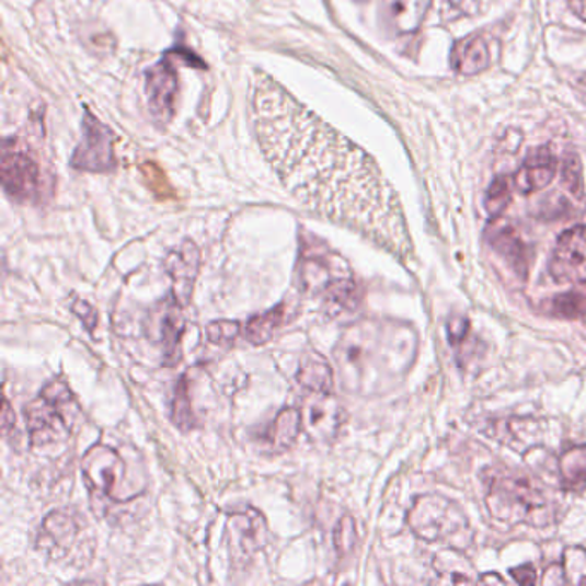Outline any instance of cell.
I'll return each mask as SVG.
<instances>
[{
  "mask_svg": "<svg viewBox=\"0 0 586 586\" xmlns=\"http://www.w3.org/2000/svg\"><path fill=\"white\" fill-rule=\"evenodd\" d=\"M252 119L265 160L307 210L394 252L406 246L398 198L379 165L264 71L253 74Z\"/></svg>",
  "mask_w": 586,
  "mask_h": 586,
  "instance_id": "cell-1",
  "label": "cell"
},
{
  "mask_svg": "<svg viewBox=\"0 0 586 586\" xmlns=\"http://www.w3.org/2000/svg\"><path fill=\"white\" fill-rule=\"evenodd\" d=\"M418 337L404 323L364 320L344 331L334 347L341 382L356 394H377L401 382L415 361Z\"/></svg>",
  "mask_w": 586,
  "mask_h": 586,
  "instance_id": "cell-2",
  "label": "cell"
},
{
  "mask_svg": "<svg viewBox=\"0 0 586 586\" xmlns=\"http://www.w3.org/2000/svg\"><path fill=\"white\" fill-rule=\"evenodd\" d=\"M487 507L495 519L509 525L542 528L558 518V506L545 489L530 476L498 470L487 483Z\"/></svg>",
  "mask_w": 586,
  "mask_h": 586,
  "instance_id": "cell-3",
  "label": "cell"
},
{
  "mask_svg": "<svg viewBox=\"0 0 586 586\" xmlns=\"http://www.w3.org/2000/svg\"><path fill=\"white\" fill-rule=\"evenodd\" d=\"M74 406L71 389L60 380H53L41 395L24 407V418L33 446H48L68 439L71 434L69 407Z\"/></svg>",
  "mask_w": 586,
  "mask_h": 586,
  "instance_id": "cell-4",
  "label": "cell"
},
{
  "mask_svg": "<svg viewBox=\"0 0 586 586\" xmlns=\"http://www.w3.org/2000/svg\"><path fill=\"white\" fill-rule=\"evenodd\" d=\"M81 471L92 492H99L112 503H126L145 492V485L129 480L128 467L119 452L105 446L92 447L84 455Z\"/></svg>",
  "mask_w": 586,
  "mask_h": 586,
  "instance_id": "cell-5",
  "label": "cell"
},
{
  "mask_svg": "<svg viewBox=\"0 0 586 586\" xmlns=\"http://www.w3.org/2000/svg\"><path fill=\"white\" fill-rule=\"evenodd\" d=\"M2 184L5 193L20 204H36L44 195V176L26 145L8 138L2 145Z\"/></svg>",
  "mask_w": 586,
  "mask_h": 586,
  "instance_id": "cell-6",
  "label": "cell"
},
{
  "mask_svg": "<svg viewBox=\"0 0 586 586\" xmlns=\"http://www.w3.org/2000/svg\"><path fill=\"white\" fill-rule=\"evenodd\" d=\"M411 530L428 542L463 540L468 522L463 513L439 495H422L416 498L407 516Z\"/></svg>",
  "mask_w": 586,
  "mask_h": 586,
  "instance_id": "cell-7",
  "label": "cell"
},
{
  "mask_svg": "<svg viewBox=\"0 0 586 586\" xmlns=\"http://www.w3.org/2000/svg\"><path fill=\"white\" fill-rule=\"evenodd\" d=\"M83 531H87V525L74 510H54L45 518L36 545L54 561L69 563L77 554L90 559V555H84L81 549V545H84Z\"/></svg>",
  "mask_w": 586,
  "mask_h": 586,
  "instance_id": "cell-8",
  "label": "cell"
},
{
  "mask_svg": "<svg viewBox=\"0 0 586 586\" xmlns=\"http://www.w3.org/2000/svg\"><path fill=\"white\" fill-rule=\"evenodd\" d=\"M549 272L561 284L586 283V226H576L559 235Z\"/></svg>",
  "mask_w": 586,
  "mask_h": 586,
  "instance_id": "cell-9",
  "label": "cell"
},
{
  "mask_svg": "<svg viewBox=\"0 0 586 586\" xmlns=\"http://www.w3.org/2000/svg\"><path fill=\"white\" fill-rule=\"evenodd\" d=\"M72 168L81 171L105 172L116 168L112 148L111 129L87 112L83 124V141L71 160Z\"/></svg>",
  "mask_w": 586,
  "mask_h": 586,
  "instance_id": "cell-10",
  "label": "cell"
},
{
  "mask_svg": "<svg viewBox=\"0 0 586 586\" xmlns=\"http://www.w3.org/2000/svg\"><path fill=\"white\" fill-rule=\"evenodd\" d=\"M202 253L193 241L186 240L172 250L165 258V272L171 277L174 289L172 295L181 305H188L193 295L196 277H198Z\"/></svg>",
  "mask_w": 586,
  "mask_h": 586,
  "instance_id": "cell-11",
  "label": "cell"
},
{
  "mask_svg": "<svg viewBox=\"0 0 586 586\" xmlns=\"http://www.w3.org/2000/svg\"><path fill=\"white\" fill-rule=\"evenodd\" d=\"M228 531L235 554L240 552L244 558H252L267 543V522L253 507L232 515L228 521Z\"/></svg>",
  "mask_w": 586,
  "mask_h": 586,
  "instance_id": "cell-12",
  "label": "cell"
},
{
  "mask_svg": "<svg viewBox=\"0 0 586 586\" xmlns=\"http://www.w3.org/2000/svg\"><path fill=\"white\" fill-rule=\"evenodd\" d=\"M322 295L323 311L332 320L352 319L364 303V292L349 272L334 277Z\"/></svg>",
  "mask_w": 586,
  "mask_h": 586,
  "instance_id": "cell-13",
  "label": "cell"
},
{
  "mask_svg": "<svg viewBox=\"0 0 586 586\" xmlns=\"http://www.w3.org/2000/svg\"><path fill=\"white\" fill-rule=\"evenodd\" d=\"M303 413V427L310 437L329 440L343 423V407L332 394H311Z\"/></svg>",
  "mask_w": 586,
  "mask_h": 586,
  "instance_id": "cell-14",
  "label": "cell"
},
{
  "mask_svg": "<svg viewBox=\"0 0 586 586\" xmlns=\"http://www.w3.org/2000/svg\"><path fill=\"white\" fill-rule=\"evenodd\" d=\"M147 92L150 108L160 120H169L174 112V100L177 93L176 68L168 60H162L156 68L148 69Z\"/></svg>",
  "mask_w": 586,
  "mask_h": 586,
  "instance_id": "cell-15",
  "label": "cell"
},
{
  "mask_svg": "<svg viewBox=\"0 0 586 586\" xmlns=\"http://www.w3.org/2000/svg\"><path fill=\"white\" fill-rule=\"evenodd\" d=\"M555 172H558V162L551 150L543 147L535 148L516 174V189L522 195L540 192L552 183Z\"/></svg>",
  "mask_w": 586,
  "mask_h": 586,
  "instance_id": "cell-16",
  "label": "cell"
},
{
  "mask_svg": "<svg viewBox=\"0 0 586 586\" xmlns=\"http://www.w3.org/2000/svg\"><path fill=\"white\" fill-rule=\"evenodd\" d=\"M347 271H334L332 268V256L323 253L308 252L301 253L298 264V288L307 295H322L323 289L334 277L346 274Z\"/></svg>",
  "mask_w": 586,
  "mask_h": 586,
  "instance_id": "cell-17",
  "label": "cell"
},
{
  "mask_svg": "<svg viewBox=\"0 0 586 586\" xmlns=\"http://www.w3.org/2000/svg\"><path fill=\"white\" fill-rule=\"evenodd\" d=\"M183 305L174 296L160 303V310L153 311V323L159 331L160 343L164 346L165 358L177 361L181 337L184 332V315L181 311Z\"/></svg>",
  "mask_w": 586,
  "mask_h": 586,
  "instance_id": "cell-18",
  "label": "cell"
},
{
  "mask_svg": "<svg viewBox=\"0 0 586 586\" xmlns=\"http://www.w3.org/2000/svg\"><path fill=\"white\" fill-rule=\"evenodd\" d=\"M489 243L497 255L506 260L513 272H516L521 279L527 277V246L515 228H510L507 223H494L489 231Z\"/></svg>",
  "mask_w": 586,
  "mask_h": 586,
  "instance_id": "cell-19",
  "label": "cell"
},
{
  "mask_svg": "<svg viewBox=\"0 0 586 586\" xmlns=\"http://www.w3.org/2000/svg\"><path fill=\"white\" fill-rule=\"evenodd\" d=\"M451 65L456 72L471 77L485 71L491 65V48L480 35H470L452 48Z\"/></svg>",
  "mask_w": 586,
  "mask_h": 586,
  "instance_id": "cell-20",
  "label": "cell"
},
{
  "mask_svg": "<svg viewBox=\"0 0 586 586\" xmlns=\"http://www.w3.org/2000/svg\"><path fill=\"white\" fill-rule=\"evenodd\" d=\"M303 428V413L296 407H284L277 413L276 420L265 428L262 440L274 452H284L291 449Z\"/></svg>",
  "mask_w": 586,
  "mask_h": 586,
  "instance_id": "cell-21",
  "label": "cell"
},
{
  "mask_svg": "<svg viewBox=\"0 0 586 586\" xmlns=\"http://www.w3.org/2000/svg\"><path fill=\"white\" fill-rule=\"evenodd\" d=\"M432 0H383L386 16L399 33L416 32L425 20Z\"/></svg>",
  "mask_w": 586,
  "mask_h": 586,
  "instance_id": "cell-22",
  "label": "cell"
},
{
  "mask_svg": "<svg viewBox=\"0 0 586 586\" xmlns=\"http://www.w3.org/2000/svg\"><path fill=\"white\" fill-rule=\"evenodd\" d=\"M296 379L299 386L310 394H332V388H334L331 365L319 353H310L301 359V367Z\"/></svg>",
  "mask_w": 586,
  "mask_h": 586,
  "instance_id": "cell-23",
  "label": "cell"
},
{
  "mask_svg": "<svg viewBox=\"0 0 586 586\" xmlns=\"http://www.w3.org/2000/svg\"><path fill=\"white\" fill-rule=\"evenodd\" d=\"M558 473L564 491H586V446L567 449L559 458Z\"/></svg>",
  "mask_w": 586,
  "mask_h": 586,
  "instance_id": "cell-24",
  "label": "cell"
},
{
  "mask_svg": "<svg viewBox=\"0 0 586 586\" xmlns=\"http://www.w3.org/2000/svg\"><path fill=\"white\" fill-rule=\"evenodd\" d=\"M288 315V307L283 303L279 307L265 311L262 315L253 317L248 322L246 331H244L248 343L255 344V346L268 343L274 337V334L279 331V328H283L284 323H286Z\"/></svg>",
  "mask_w": 586,
  "mask_h": 586,
  "instance_id": "cell-25",
  "label": "cell"
},
{
  "mask_svg": "<svg viewBox=\"0 0 586 586\" xmlns=\"http://www.w3.org/2000/svg\"><path fill=\"white\" fill-rule=\"evenodd\" d=\"M549 311L558 319L586 320V283L575 284V288L563 295L554 296Z\"/></svg>",
  "mask_w": 586,
  "mask_h": 586,
  "instance_id": "cell-26",
  "label": "cell"
},
{
  "mask_svg": "<svg viewBox=\"0 0 586 586\" xmlns=\"http://www.w3.org/2000/svg\"><path fill=\"white\" fill-rule=\"evenodd\" d=\"M172 422L183 432H188L196 427L192 399H189L188 386H186L184 377L177 383L176 395H174V403H172Z\"/></svg>",
  "mask_w": 586,
  "mask_h": 586,
  "instance_id": "cell-27",
  "label": "cell"
},
{
  "mask_svg": "<svg viewBox=\"0 0 586 586\" xmlns=\"http://www.w3.org/2000/svg\"><path fill=\"white\" fill-rule=\"evenodd\" d=\"M513 186H515V183L509 177H495L494 183L489 188L487 196H485V208H487L489 216L495 219L506 210L510 196H513Z\"/></svg>",
  "mask_w": 586,
  "mask_h": 586,
  "instance_id": "cell-28",
  "label": "cell"
},
{
  "mask_svg": "<svg viewBox=\"0 0 586 586\" xmlns=\"http://www.w3.org/2000/svg\"><path fill=\"white\" fill-rule=\"evenodd\" d=\"M241 325L232 320H219V322H211L207 325V337L210 343L226 346L232 344L235 337L240 335Z\"/></svg>",
  "mask_w": 586,
  "mask_h": 586,
  "instance_id": "cell-29",
  "label": "cell"
},
{
  "mask_svg": "<svg viewBox=\"0 0 586 586\" xmlns=\"http://www.w3.org/2000/svg\"><path fill=\"white\" fill-rule=\"evenodd\" d=\"M563 184L573 195L583 193V169L576 153H567L563 162Z\"/></svg>",
  "mask_w": 586,
  "mask_h": 586,
  "instance_id": "cell-30",
  "label": "cell"
},
{
  "mask_svg": "<svg viewBox=\"0 0 586 586\" xmlns=\"http://www.w3.org/2000/svg\"><path fill=\"white\" fill-rule=\"evenodd\" d=\"M355 521H353L349 516H346V518L341 519L340 525H337V528H335V549H337V552H340V554H346V552L352 551L353 545H355Z\"/></svg>",
  "mask_w": 586,
  "mask_h": 586,
  "instance_id": "cell-31",
  "label": "cell"
},
{
  "mask_svg": "<svg viewBox=\"0 0 586 586\" xmlns=\"http://www.w3.org/2000/svg\"><path fill=\"white\" fill-rule=\"evenodd\" d=\"M143 174L145 177H147L148 183H150V188H152L153 192L157 193V195L165 196V198H169V196L174 195V193H172L171 186H169L168 184V180H165L164 174H162V172L157 169V165H145Z\"/></svg>",
  "mask_w": 586,
  "mask_h": 586,
  "instance_id": "cell-32",
  "label": "cell"
},
{
  "mask_svg": "<svg viewBox=\"0 0 586 586\" xmlns=\"http://www.w3.org/2000/svg\"><path fill=\"white\" fill-rule=\"evenodd\" d=\"M72 311L80 317L81 322L84 323V328L89 329V331H93V329H95L96 313L89 303H84V301L78 299L77 303H74V307H72Z\"/></svg>",
  "mask_w": 586,
  "mask_h": 586,
  "instance_id": "cell-33",
  "label": "cell"
},
{
  "mask_svg": "<svg viewBox=\"0 0 586 586\" xmlns=\"http://www.w3.org/2000/svg\"><path fill=\"white\" fill-rule=\"evenodd\" d=\"M510 575L521 585H533L537 582V573H535V567L530 566V564L516 567V570L510 571Z\"/></svg>",
  "mask_w": 586,
  "mask_h": 586,
  "instance_id": "cell-34",
  "label": "cell"
},
{
  "mask_svg": "<svg viewBox=\"0 0 586 586\" xmlns=\"http://www.w3.org/2000/svg\"><path fill=\"white\" fill-rule=\"evenodd\" d=\"M14 427H16V416L12 413L8 399H4V407H2V432H4V435H8L9 430Z\"/></svg>",
  "mask_w": 586,
  "mask_h": 586,
  "instance_id": "cell-35",
  "label": "cell"
},
{
  "mask_svg": "<svg viewBox=\"0 0 586 586\" xmlns=\"http://www.w3.org/2000/svg\"><path fill=\"white\" fill-rule=\"evenodd\" d=\"M446 2H449V5L463 12V14H473L476 11V5L480 4V0H446Z\"/></svg>",
  "mask_w": 586,
  "mask_h": 586,
  "instance_id": "cell-36",
  "label": "cell"
},
{
  "mask_svg": "<svg viewBox=\"0 0 586 586\" xmlns=\"http://www.w3.org/2000/svg\"><path fill=\"white\" fill-rule=\"evenodd\" d=\"M575 11L586 21V0H575Z\"/></svg>",
  "mask_w": 586,
  "mask_h": 586,
  "instance_id": "cell-37",
  "label": "cell"
}]
</instances>
